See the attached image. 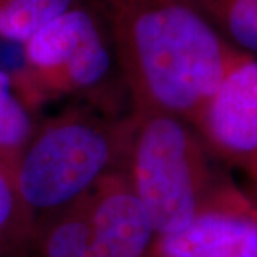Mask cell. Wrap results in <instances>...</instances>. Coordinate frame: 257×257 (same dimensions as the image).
I'll use <instances>...</instances> for the list:
<instances>
[{
    "instance_id": "6da1fadb",
    "label": "cell",
    "mask_w": 257,
    "mask_h": 257,
    "mask_svg": "<svg viewBox=\"0 0 257 257\" xmlns=\"http://www.w3.org/2000/svg\"><path fill=\"white\" fill-rule=\"evenodd\" d=\"M100 15L132 111L192 123L243 53L219 35L196 0H87Z\"/></svg>"
},
{
    "instance_id": "7a4b0ae2",
    "label": "cell",
    "mask_w": 257,
    "mask_h": 257,
    "mask_svg": "<svg viewBox=\"0 0 257 257\" xmlns=\"http://www.w3.org/2000/svg\"><path fill=\"white\" fill-rule=\"evenodd\" d=\"M128 184L156 236L183 230L203 211L248 197L189 121L163 111H130Z\"/></svg>"
},
{
    "instance_id": "3957f363",
    "label": "cell",
    "mask_w": 257,
    "mask_h": 257,
    "mask_svg": "<svg viewBox=\"0 0 257 257\" xmlns=\"http://www.w3.org/2000/svg\"><path fill=\"white\" fill-rule=\"evenodd\" d=\"M130 113L76 104L39 121L13 167L33 223L63 210L107 177L124 172Z\"/></svg>"
},
{
    "instance_id": "277c9868",
    "label": "cell",
    "mask_w": 257,
    "mask_h": 257,
    "mask_svg": "<svg viewBox=\"0 0 257 257\" xmlns=\"http://www.w3.org/2000/svg\"><path fill=\"white\" fill-rule=\"evenodd\" d=\"M20 47L23 70L16 83L33 107L46 99L77 96L117 113L119 94H128L107 29L87 0H80Z\"/></svg>"
},
{
    "instance_id": "5b68a950",
    "label": "cell",
    "mask_w": 257,
    "mask_h": 257,
    "mask_svg": "<svg viewBox=\"0 0 257 257\" xmlns=\"http://www.w3.org/2000/svg\"><path fill=\"white\" fill-rule=\"evenodd\" d=\"M156 239L124 172L33 224L20 257H146Z\"/></svg>"
},
{
    "instance_id": "8992f818",
    "label": "cell",
    "mask_w": 257,
    "mask_h": 257,
    "mask_svg": "<svg viewBox=\"0 0 257 257\" xmlns=\"http://www.w3.org/2000/svg\"><path fill=\"white\" fill-rule=\"evenodd\" d=\"M221 163L239 169L257 197V59L243 56L192 123Z\"/></svg>"
},
{
    "instance_id": "52a82bcc",
    "label": "cell",
    "mask_w": 257,
    "mask_h": 257,
    "mask_svg": "<svg viewBox=\"0 0 257 257\" xmlns=\"http://www.w3.org/2000/svg\"><path fill=\"white\" fill-rule=\"evenodd\" d=\"M146 257H257L254 199L209 209L183 230L156 236Z\"/></svg>"
},
{
    "instance_id": "ba28073f",
    "label": "cell",
    "mask_w": 257,
    "mask_h": 257,
    "mask_svg": "<svg viewBox=\"0 0 257 257\" xmlns=\"http://www.w3.org/2000/svg\"><path fill=\"white\" fill-rule=\"evenodd\" d=\"M39 121L16 79L0 66V156L12 167L32 139Z\"/></svg>"
},
{
    "instance_id": "9c48e42d",
    "label": "cell",
    "mask_w": 257,
    "mask_h": 257,
    "mask_svg": "<svg viewBox=\"0 0 257 257\" xmlns=\"http://www.w3.org/2000/svg\"><path fill=\"white\" fill-rule=\"evenodd\" d=\"M230 46L257 59V0H196Z\"/></svg>"
},
{
    "instance_id": "30bf717a",
    "label": "cell",
    "mask_w": 257,
    "mask_h": 257,
    "mask_svg": "<svg viewBox=\"0 0 257 257\" xmlns=\"http://www.w3.org/2000/svg\"><path fill=\"white\" fill-rule=\"evenodd\" d=\"M80 0H0V40L25 45Z\"/></svg>"
},
{
    "instance_id": "8fae6325",
    "label": "cell",
    "mask_w": 257,
    "mask_h": 257,
    "mask_svg": "<svg viewBox=\"0 0 257 257\" xmlns=\"http://www.w3.org/2000/svg\"><path fill=\"white\" fill-rule=\"evenodd\" d=\"M33 224L18 192L13 170L0 156V257L22 256Z\"/></svg>"
},
{
    "instance_id": "7c38bea8",
    "label": "cell",
    "mask_w": 257,
    "mask_h": 257,
    "mask_svg": "<svg viewBox=\"0 0 257 257\" xmlns=\"http://www.w3.org/2000/svg\"><path fill=\"white\" fill-rule=\"evenodd\" d=\"M254 203H256V207H257V197H256V199H254Z\"/></svg>"
}]
</instances>
